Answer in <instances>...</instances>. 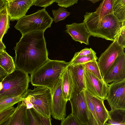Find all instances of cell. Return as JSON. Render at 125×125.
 Masks as SVG:
<instances>
[{
  "label": "cell",
  "mask_w": 125,
  "mask_h": 125,
  "mask_svg": "<svg viewBox=\"0 0 125 125\" xmlns=\"http://www.w3.org/2000/svg\"><path fill=\"white\" fill-rule=\"evenodd\" d=\"M113 41L98 59V64L103 79L117 58L125 53L124 49L118 43L116 37Z\"/></svg>",
  "instance_id": "cell-8"
},
{
  "label": "cell",
  "mask_w": 125,
  "mask_h": 125,
  "mask_svg": "<svg viewBox=\"0 0 125 125\" xmlns=\"http://www.w3.org/2000/svg\"><path fill=\"white\" fill-rule=\"evenodd\" d=\"M67 66L62 73L61 76L62 95L64 99L67 102L70 98L73 88V84L71 76Z\"/></svg>",
  "instance_id": "cell-17"
},
{
  "label": "cell",
  "mask_w": 125,
  "mask_h": 125,
  "mask_svg": "<svg viewBox=\"0 0 125 125\" xmlns=\"http://www.w3.org/2000/svg\"><path fill=\"white\" fill-rule=\"evenodd\" d=\"M15 109L13 106L0 111V125H4Z\"/></svg>",
  "instance_id": "cell-29"
},
{
  "label": "cell",
  "mask_w": 125,
  "mask_h": 125,
  "mask_svg": "<svg viewBox=\"0 0 125 125\" xmlns=\"http://www.w3.org/2000/svg\"><path fill=\"white\" fill-rule=\"evenodd\" d=\"M114 0H103L95 12H90L97 19H102L105 15L114 13L113 5Z\"/></svg>",
  "instance_id": "cell-19"
},
{
  "label": "cell",
  "mask_w": 125,
  "mask_h": 125,
  "mask_svg": "<svg viewBox=\"0 0 125 125\" xmlns=\"http://www.w3.org/2000/svg\"><path fill=\"white\" fill-rule=\"evenodd\" d=\"M4 125H29L27 107L23 101L19 102Z\"/></svg>",
  "instance_id": "cell-16"
},
{
  "label": "cell",
  "mask_w": 125,
  "mask_h": 125,
  "mask_svg": "<svg viewBox=\"0 0 125 125\" xmlns=\"http://www.w3.org/2000/svg\"><path fill=\"white\" fill-rule=\"evenodd\" d=\"M4 51L5 50H0V54L1 53H2V52L3 51Z\"/></svg>",
  "instance_id": "cell-42"
},
{
  "label": "cell",
  "mask_w": 125,
  "mask_h": 125,
  "mask_svg": "<svg viewBox=\"0 0 125 125\" xmlns=\"http://www.w3.org/2000/svg\"><path fill=\"white\" fill-rule=\"evenodd\" d=\"M61 121V125H81L77 119L71 113Z\"/></svg>",
  "instance_id": "cell-31"
},
{
  "label": "cell",
  "mask_w": 125,
  "mask_h": 125,
  "mask_svg": "<svg viewBox=\"0 0 125 125\" xmlns=\"http://www.w3.org/2000/svg\"><path fill=\"white\" fill-rule=\"evenodd\" d=\"M56 0H34L33 5L46 8L55 2Z\"/></svg>",
  "instance_id": "cell-33"
},
{
  "label": "cell",
  "mask_w": 125,
  "mask_h": 125,
  "mask_svg": "<svg viewBox=\"0 0 125 125\" xmlns=\"http://www.w3.org/2000/svg\"><path fill=\"white\" fill-rule=\"evenodd\" d=\"M34 0H15L8 2L7 10L10 20L18 21L23 17L30 7Z\"/></svg>",
  "instance_id": "cell-13"
},
{
  "label": "cell",
  "mask_w": 125,
  "mask_h": 125,
  "mask_svg": "<svg viewBox=\"0 0 125 125\" xmlns=\"http://www.w3.org/2000/svg\"><path fill=\"white\" fill-rule=\"evenodd\" d=\"M7 3L5 0H0V11L4 8Z\"/></svg>",
  "instance_id": "cell-37"
},
{
  "label": "cell",
  "mask_w": 125,
  "mask_h": 125,
  "mask_svg": "<svg viewBox=\"0 0 125 125\" xmlns=\"http://www.w3.org/2000/svg\"><path fill=\"white\" fill-rule=\"evenodd\" d=\"M0 66L8 74L12 73L16 68L12 58L5 50L0 54Z\"/></svg>",
  "instance_id": "cell-21"
},
{
  "label": "cell",
  "mask_w": 125,
  "mask_h": 125,
  "mask_svg": "<svg viewBox=\"0 0 125 125\" xmlns=\"http://www.w3.org/2000/svg\"><path fill=\"white\" fill-rule=\"evenodd\" d=\"M6 48V47L3 42L2 40H1L0 39V50H4Z\"/></svg>",
  "instance_id": "cell-38"
},
{
  "label": "cell",
  "mask_w": 125,
  "mask_h": 125,
  "mask_svg": "<svg viewBox=\"0 0 125 125\" xmlns=\"http://www.w3.org/2000/svg\"><path fill=\"white\" fill-rule=\"evenodd\" d=\"M64 8L63 7L60 6L57 10H52L53 16V20L55 23L64 20L70 15V12L68 11Z\"/></svg>",
  "instance_id": "cell-28"
},
{
  "label": "cell",
  "mask_w": 125,
  "mask_h": 125,
  "mask_svg": "<svg viewBox=\"0 0 125 125\" xmlns=\"http://www.w3.org/2000/svg\"><path fill=\"white\" fill-rule=\"evenodd\" d=\"M95 52L91 48H85L79 52H76L73 57L87 55Z\"/></svg>",
  "instance_id": "cell-35"
},
{
  "label": "cell",
  "mask_w": 125,
  "mask_h": 125,
  "mask_svg": "<svg viewBox=\"0 0 125 125\" xmlns=\"http://www.w3.org/2000/svg\"><path fill=\"white\" fill-rule=\"evenodd\" d=\"M87 0L90 1L92 2L93 3L95 4L97 2L101 1L102 0Z\"/></svg>",
  "instance_id": "cell-39"
},
{
  "label": "cell",
  "mask_w": 125,
  "mask_h": 125,
  "mask_svg": "<svg viewBox=\"0 0 125 125\" xmlns=\"http://www.w3.org/2000/svg\"><path fill=\"white\" fill-rule=\"evenodd\" d=\"M84 75L86 89L91 95L106 100L109 84L85 69Z\"/></svg>",
  "instance_id": "cell-10"
},
{
  "label": "cell",
  "mask_w": 125,
  "mask_h": 125,
  "mask_svg": "<svg viewBox=\"0 0 125 125\" xmlns=\"http://www.w3.org/2000/svg\"><path fill=\"white\" fill-rule=\"evenodd\" d=\"M90 94L91 100L98 119L101 125H104L109 116L108 111L104 104V100Z\"/></svg>",
  "instance_id": "cell-18"
},
{
  "label": "cell",
  "mask_w": 125,
  "mask_h": 125,
  "mask_svg": "<svg viewBox=\"0 0 125 125\" xmlns=\"http://www.w3.org/2000/svg\"><path fill=\"white\" fill-rule=\"evenodd\" d=\"M113 12L118 19L125 22V0H114Z\"/></svg>",
  "instance_id": "cell-23"
},
{
  "label": "cell",
  "mask_w": 125,
  "mask_h": 125,
  "mask_svg": "<svg viewBox=\"0 0 125 125\" xmlns=\"http://www.w3.org/2000/svg\"><path fill=\"white\" fill-rule=\"evenodd\" d=\"M8 73L0 66V81H2Z\"/></svg>",
  "instance_id": "cell-36"
},
{
  "label": "cell",
  "mask_w": 125,
  "mask_h": 125,
  "mask_svg": "<svg viewBox=\"0 0 125 125\" xmlns=\"http://www.w3.org/2000/svg\"><path fill=\"white\" fill-rule=\"evenodd\" d=\"M63 61L48 60L31 74L30 82L35 87H45L52 95L63 71L69 64Z\"/></svg>",
  "instance_id": "cell-3"
},
{
  "label": "cell",
  "mask_w": 125,
  "mask_h": 125,
  "mask_svg": "<svg viewBox=\"0 0 125 125\" xmlns=\"http://www.w3.org/2000/svg\"><path fill=\"white\" fill-rule=\"evenodd\" d=\"M84 93L87 106L89 110L94 117L98 125H101L96 115L93 104L91 100L89 93L86 89L84 91Z\"/></svg>",
  "instance_id": "cell-30"
},
{
  "label": "cell",
  "mask_w": 125,
  "mask_h": 125,
  "mask_svg": "<svg viewBox=\"0 0 125 125\" xmlns=\"http://www.w3.org/2000/svg\"><path fill=\"white\" fill-rule=\"evenodd\" d=\"M3 87L2 81H0V91L2 89Z\"/></svg>",
  "instance_id": "cell-40"
},
{
  "label": "cell",
  "mask_w": 125,
  "mask_h": 125,
  "mask_svg": "<svg viewBox=\"0 0 125 125\" xmlns=\"http://www.w3.org/2000/svg\"><path fill=\"white\" fill-rule=\"evenodd\" d=\"M116 37L118 44L124 49L125 47V24L122 27Z\"/></svg>",
  "instance_id": "cell-32"
},
{
  "label": "cell",
  "mask_w": 125,
  "mask_h": 125,
  "mask_svg": "<svg viewBox=\"0 0 125 125\" xmlns=\"http://www.w3.org/2000/svg\"><path fill=\"white\" fill-rule=\"evenodd\" d=\"M108 113L109 117L104 125H125V109H111Z\"/></svg>",
  "instance_id": "cell-20"
},
{
  "label": "cell",
  "mask_w": 125,
  "mask_h": 125,
  "mask_svg": "<svg viewBox=\"0 0 125 125\" xmlns=\"http://www.w3.org/2000/svg\"><path fill=\"white\" fill-rule=\"evenodd\" d=\"M78 1V0H56L55 2L60 6L67 8L77 3Z\"/></svg>",
  "instance_id": "cell-34"
},
{
  "label": "cell",
  "mask_w": 125,
  "mask_h": 125,
  "mask_svg": "<svg viewBox=\"0 0 125 125\" xmlns=\"http://www.w3.org/2000/svg\"><path fill=\"white\" fill-rule=\"evenodd\" d=\"M28 73L16 68L8 74L2 82L0 91V101L6 98L23 96L26 93L30 82Z\"/></svg>",
  "instance_id": "cell-4"
},
{
  "label": "cell",
  "mask_w": 125,
  "mask_h": 125,
  "mask_svg": "<svg viewBox=\"0 0 125 125\" xmlns=\"http://www.w3.org/2000/svg\"><path fill=\"white\" fill-rule=\"evenodd\" d=\"M8 2L13 1L15 0H5Z\"/></svg>",
  "instance_id": "cell-41"
},
{
  "label": "cell",
  "mask_w": 125,
  "mask_h": 125,
  "mask_svg": "<svg viewBox=\"0 0 125 125\" xmlns=\"http://www.w3.org/2000/svg\"><path fill=\"white\" fill-rule=\"evenodd\" d=\"M24 95L8 98L0 101V111L12 106L22 101L24 99Z\"/></svg>",
  "instance_id": "cell-27"
},
{
  "label": "cell",
  "mask_w": 125,
  "mask_h": 125,
  "mask_svg": "<svg viewBox=\"0 0 125 125\" xmlns=\"http://www.w3.org/2000/svg\"><path fill=\"white\" fill-rule=\"evenodd\" d=\"M67 67L73 80V89L79 92L84 91L86 87L83 64H68Z\"/></svg>",
  "instance_id": "cell-15"
},
{
  "label": "cell",
  "mask_w": 125,
  "mask_h": 125,
  "mask_svg": "<svg viewBox=\"0 0 125 125\" xmlns=\"http://www.w3.org/2000/svg\"><path fill=\"white\" fill-rule=\"evenodd\" d=\"M44 32L37 31L22 35L14 48L16 68L31 75L48 60Z\"/></svg>",
  "instance_id": "cell-1"
},
{
  "label": "cell",
  "mask_w": 125,
  "mask_h": 125,
  "mask_svg": "<svg viewBox=\"0 0 125 125\" xmlns=\"http://www.w3.org/2000/svg\"><path fill=\"white\" fill-rule=\"evenodd\" d=\"M66 32L76 41L88 45L89 39L91 36L87 30L84 23H73L66 25Z\"/></svg>",
  "instance_id": "cell-14"
},
{
  "label": "cell",
  "mask_w": 125,
  "mask_h": 125,
  "mask_svg": "<svg viewBox=\"0 0 125 125\" xmlns=\"http://www.w3.org/2000/svg\"><path fill=\"white\" fill-rule=\"evenodd\" d=\"M84 23L91 35L113 41L125 22L120 21L114 13L98 19L87 12L84 15Z\"/></svg>",
  "instance_id": "cell-2"
},
{
  "label": "cell",
  "mask_w": 125,
  "mask_h": 125,
  "mask_svg": "<svg viewBox=\"0 0 125 125\" xmlns=\"http://www.w3.org/2000/svg\"><path fill=\"white\" fill-rule=\"evenodd\" d=\"M9 22L7 4L0 11V39L1 40L10 28Z\"/></svg>",
  "instance_id": "cell-22"
},
{
  "label": "cell",
  "mask_w": 125,
  "mask_h": 125,
  "mask_svg": "<svg viewBox=\"0 0 125 125\" xmlns=\"http://www.w3.org/2000/svg\"><path fill=\"white\" fill-rule=\"evenodd\" d=\"M29 125H43L39 115V113L33 108L27 109Z\"/></svg>",
  "instance_id": "cell-26"
},
{
  "label": "cell",
  "mask_w": 125,
  "mask_h": 125,
  "mask_svg": "<svg viewBox=\"0 0 125 125\" xmlns=\"http://www.w3.org/2000/svg\"><path fill=\"white\" fill-rule=\"evenodd\" d=\"M111 83L106 100L111 109H125V79Z\"/></svg>",
  "instance_id": "cell-9"
},
{
  "label": "cell",
  "mask_w": 125,
  "mask_h": 125,
  "mask_svg": "<svg viewBox=\"0 0 125 125\" xmlns=\"http://www.w3.org/2000/svg\"><path fill=\"white\" fill-rule=\"evenodd\" d=\"M83 64L85 70L93 74L101 80L104 81L96 60L91 61Z\"/></svg>",
  "instance_id": "cell-24"
},
{
  "label": "cell",
  "mask_w": 125,
  "mask_h": 125,
  "mask_svg": "<svg viewBox=\"0 0 125 125\" xmlns=\"http://www.w3.org/2000/svg\"><path fill=\"white\" fill-rule=\"evenodd\" d=\"M61 76L52 95L51 115L54 119L61 120L66 116L67 102L64 99L61 87Z\"/></svg>",
  "instance_id": "cell-11"
},
{
  "label": "cell",
  "mask_w": 125,
  "mask_h": 125,
  "mask_svg": "<svg viewBox=\"0 0 125 125\" xmlns=\"http://www.w3.org/2000/svg\"><path fill=\"white\" fill-rule=\"evenodd\" d=\"M33 90L28 89L22 100L30 102L39 113L46 117H51L52 93L47 87L36 86Z\"/></svg>",
  "instance_id": "cell-6"
},
{
  "label": "cell",
  "mask_w": 125,
  "mask_h": 125,
  "mask_svg": "<svg viewBox=\"0 0 125 125\" xmlns=\"http://www.w3.org/2000/svg\"><path fill=\"white\" fill-rule=\"evenodd\" d=\"M69 101L71 106V113L76 117L81 125H88L89 110L84 91L79 92L73 88Z\"/></svg>",
  "instance_id": "cell-7"
},
{
  "label": "cell",
  "mask_w": 125,
  "mask_h": 125,
  "mask_svg": "<svg viewBox=\"0 0 125 125\" xmlns=\"http://www.w3.org/2000/svg\"><path fill=\"white\" fill-rule=\"evenodd\" d=\"M96 54V53L95 52L87 55L73 57L69 62L68 64H84L91 61L97 60L98 58Z\"/></svg>",
  "instance_id": "cell-25"
},
{
  "label": "cell",
  "mask_w": 125,
  "mask_h": 125,
  "mask_svg": "<svg viewBox=\"0 0 125 125\" xmlns=\"http://www.w3.org/2000/svg\"><path fill=\"white\" fill-rule=\"evenodd\" d=\"M104 80L107 83L125 79V53L116 59Z\"/></svg>",
  "instance_id": "cell-12"
},
{
  "label": "cell",
  "mask_w": 125,
  "mask_h": 125,
  "mask_svg": "<svg viewBox=\"0 0 125 125\" xmlns=\"http://www.w3.org/2000/svg\"><path fill=\"white\" fill-rule=\"evenodd\" d=\"M45 9L39 10L31 15H25L18 20L15 28L22 35L34 31H44L50 28L53 21Z\"/></svg>",
  "instance_id": "cell-5"
}]
</instances>
